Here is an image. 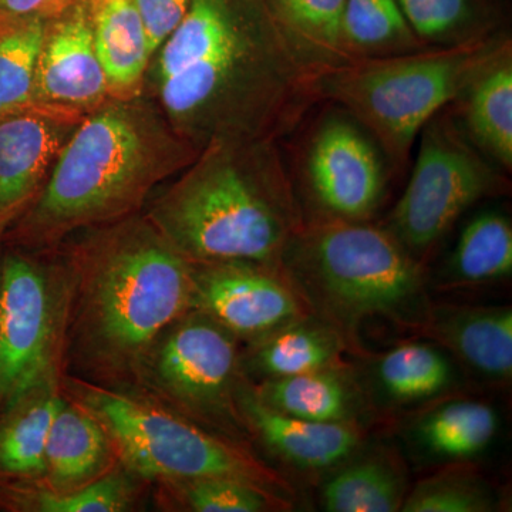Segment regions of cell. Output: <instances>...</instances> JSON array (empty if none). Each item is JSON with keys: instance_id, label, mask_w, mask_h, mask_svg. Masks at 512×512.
<instances>
[{"instance_id": "cell-1", "label": "cell", "mask_w": 512, "mask_h": 512, "mask_svg": "<svg viewBox=\"0 0 512 512\" xmlns=\"http://www.w3.org/2000/svg\"><path fill=\"white\" fill-rule=\"evenodd\" d=\"M312 76L271 0H191L151 57L144 94L200 153L278 141L315 103Z\"/></svg>"}, {"instance_id": "cell-2", "label": "cell", "mask_w": 512, "mask_h": 512, "mask_svg": "<svg viewBox=\"0 0 512 512\" xmlns=\"http://www.w3.org/2000/svg\"><path fill=\"white\" fill-rule=\"evenodd\" d=\"M197 154L146 94L109 99L74 128L9 238L47 249L76 232L134 217Z\"/></svg>"}, {"instance_id": "cell-3", "label": "cell", "mask_w": 512, "mask_h": 512, "mask_svg": "<svg viewBox=\"0 0 512 512\" xmlns=\"http://www.w3.org/2000/svg\"><path fill=\"white\" fill-rule=\"evenodd\" d=\"M144 215L190 264L281 266L303 222L274 140L205 147Z\"/></svg>"}, {"instance_id": "cell-4", "label": "cell", "mask_w": 512, "mask_h": 512, "mask_svg": "<svg viewBox=\"0 0 512 512\" xmlns=\"http://www.w3.org/2000/svg\"><path fill=\"white\" fill-rule=\"evenodd\" d=\"M89 232L72 262L80 348L104 372H138L165 329L192 311V265L146 215Z\"/></svg>"}, {"instance_id": "cell-5", "label": "cell", "mask_w": 512, "mask_h": 512, "mask_svg": "<svg viewBox=\"0 0 512 512\" xmlns=\"http://www.w3.org/2000/svg\"><path fill=\"white\" fill-rule=\"evenodd\" d=\"M281 268L309 309L345 338L372 318L420 326L429 309L416 256L389 229L366 221L302 222Z\"/></svg>"}, {"instance_id": "cell-6", "label": "cell", "mask_w": 512, "mask_h": 512, "mask_svg": "<svg viewBox=\"0 0 512 512\" xmlns=\"http://www.w3.org/2000/svg\"><path fill=\"white\" fill-rule=\"evenodd\" d=\"M498 33L453 46L366 57L313 73V100L348 111L390 160L406 163L414 140L507 42Z\"/></svg>"}, {"instance_id": "cell-7", "label": "cell", "mask_w": 512, "mask_h": 512, "mask_svg": "<svg viewBox=\"0 0 512 512\" xmlns=\"http://www.w3.org/2000/svg\"><path fill=\"white\" fill-rule=\"evenodd\" d=\"M80 402L100 421L126 466L138 476L175 481L225 477L293 505V487L239 440L136 396L80 384Z\"/></svg>"}, {"instance_id": "cell-8", "label": "cell", "mask_w": 512, "mask_h": 512, "mask_svg": "<svg viewBox=\"0 0 512 512\" xmlns=\"http://www.w3.org/2000/svg\"><path fill=\"white\" fill-rule=\"evenodd\" d=\"M239 367L237 338L190 311L165 329L137 373L178 412L235 439L248 431L239 409Z\"/></svg>"}, {"instance_id": "cell-9", "label": "cell", "mask_w": 512, "mask_h": 512, "mask_svg": "<svg viewBox=\"0 0 512 512\" xmlns=\"http://www.w3.org/2000/svg\"><path fill=\"white\" fill-rule=\"evenodd\" d=\"M504 187L460 124L437 114L421 130L419 156L389 231L410 254H424L471 205Z\"/></svg>"}, {"instance_id": "cell-10", "label": "cell", "mask_w": 512, "mask_h": 512, "mask_svg": "<svg viewBox=\"0 0 512 512\" xmlns=\"http://www.w3.org/2000/svg\"><path fill=\"white\" fill-rule=\"evenodd\" d=\"M62 288L26 256L13 252L0 262V414L55 382Z\"/></svg>"}, {"instance_id": "cell-11", "label": "cell", "mask_w": 512, "mask_h": 512, "mask_svg": "<svg viewBox=\"0 0 512 512\" xmlns=\"http://www.w3.org/2000/svg\"><path fill=\"white\" fill-rule=\"evenodd\" d=\"M303 181L319 217L367 221L382 202L386 174L373 138L357 121L326 117L309 138Z\"/></svg>"}, {"instance_id": "cell-12", "label": "cell", "mask_w": 512, "mask_h": 512, "mask_svg": "<svg viewBox=\"0 0 512 512\" xmlns=\"http://www.w3.org/2000/svg\"><path fill=\"white\" fill-rule=\"evenodd\" d=\"M192 311L215 320L235 338H264L311 315L281 266L220 262L191 264Z\"/></svg>"}, {"instance_id": "cell-13", "label": "cell", "mask_w": 512, "mask_h": 512, "mask_svg": "<svg viewBox=\"0 0 512 512\" xmlns=\"http://www.w3.org/2000/svg\"><path fill=\"white\" fill-rule=\"evenodd\" d=\"M109 99V82L94 46L89 8L86 0H79L47 20L33 106L84 119Z\"/></svg>"}, {"instance_id": "cell-14", "label": "cell", "mask_w": 512, "mask_h": 512, "mask_svg": "<svg viewBox=\"0 0 512 512\" xmlns=\"http://www.w3.org/2000/svg\"><path fill=\"white\" fill-rule=\"evenodd\" d=\"M82 120L37 106L0 114V239L39 197Z\"/></svg>"}, {"instance_id": "cell-15", "label": "cell", "mask_w": 512, "mask_h": 512, "mask_svg": "<svg viewBox=\"0 0 512 512\" xmlns=\"http://www.w3.org/2000/svg\"><path fill=\"white\" fill-rule=\"evenodd\" d=\"M239 409L248 431L276 457L299 470H329L355 456L363 443L359 423H318L276 412L244 383Z\"/></svg>"}, {"instance_id": "cell-16", "label": "cell", "mask_w": 512, "mask_h": 512, "mask_svg": "<svg viewBox=\"0 0 512 512\" xmlns=\"http://www.w3.org/2000/svg\"><path fill=\"white\" fill-rule=\"evenodd\" d=\"M420 328L476 375L493 382H510V306H429Z\"/></svg>"}, {"instance_id": "cell-17", "label": "cell", "mask_w": 512, "mask_h": 512, "mask_svg": "<svg viewBox=\"0 0 512 512\" xmlns=\"http://www.w3.org/2000/svg\"><path fill=\"white\" fill-rule=\"evenodd\" d=\"M461 128L488 158L512 168V46L507 40L454 101Z\"/></svg>"}, {"instance_id": "cell-18", "label": "cell", "mask_w": 512, "mask_h": 512, "mask_svg": "<svg viewBox=\"0 0 512 512\" xmlns=\"http://www.w3.org/2000/svg\"><path fill=\"white\" fill-rule=\"evenodd\" d=\"M111 99L143 96L151 55L134 0H86Z\"/></svg>"}, {"instance_id": "cell-19", "label": "cell", "mask_w": 512, "mask_h": 512, "mask_svg": "<svg viewBox=\"0 0 512 512\" xmlns=\"http://www.w3.org/2000/svg\"><path fill=\"white\" fill-rule=\"evenodd\" d=\"M251 389L276 412L318 423H357L365 409L348 366L261 380Z\"/></svg>"}, {"instance_id": "cell-20", "label": "cell", "mask_w": 512, "mask_h": 512, "mask_svg": "<svg viewBox=\"0 0 512 512\" xmlns=\"http://www.w3.org/2000/svg\"><path fill=\"white\" fill-rule=\"evenodd\" d=\"M251 343L248 370L261 380L346 366L342 360L345 336L326 320L312 315Z\"/></svg>"}, {"instance_id": "cell-21", "label": "cell", "mask_w": 512, "mask_h": 512, "mask_svg": "<svg viewBox=\"0 0 512 512\" xmlns=\"http://www.w3.org/2000/svg\"><path fill=\"white\" fill-rule=\"evenodd\" d=\"M111 440L100 421L83 406L63 403L46 446V473L53 491H66L99 477Z\"/></svg>"}, {"instance_id": "cell-22", "label": "cell", "mask_w": 512, "mask_h": 512, "mask_svg": "<svg viewBox=\"0 0 512 512\" xmlns=\"http://www.w3.org/2000/svg\"><path fill=\"white\" fill-rule=\"evenodd\" d=\"M62 397L47 386L26 396L0 417V476L37 477L46 473L50 427Z\"/></svg>"}, {"instance_id": "cell-23", "label": "cell", "mask_w": 512, "mask_h": 512, "mask_svg": "<svg viewBox=\"0 0 512 512\" xmlns=\"http://www.w3.org/2000/svg\"><path fill=\"white\" fill-rule=\"evenodd\" d=\"M404 498L403 473L382 454L346 464L320 493L323 510L329 512H396L402 510Z\"/></svg>"}, {"instance_id": "cell-24", "label": "cell", "mask_w": 512, "mask_h": 512, "mask_svg": "<svg viewBox=\"0 0 512 512\" xmlns=\"http://www.w3.org/2000/svg\"><path fill=\"white\" fill-rule=\"evenodd\" d=\"M511 271V222L498 212H483L468 222L461 232L444 271V284H490L507 278Z\"/></svg>"}, {"instance_id": "cell-25", "label": "cell", "mask_w": 512, "mask_h": 512, "mask_svg": "<svg viewBox=\"0 0 512 512\" xmlns=\"http://www.w3.org/2000/svg\"><path fill=\"white\" fill-rule=\"evenodd\" d=\"M342 46L348 60L402 55L429 47L410 28L397 0H346Z\"/></svg>"}, {"instance_id": "cell-26", "label": "cell", "mask_w": 512, "mask_h": 512, "mask_svg": "<svg viewBox=\"0 0 512 512\" xmlns=\"http://www.w3.org/2000/svg\"><path fill=\"white\" fill-rule=\"evenodd\" d=\"M498 430L493 407L473 400H458L431 410L414 426L423 450L439 458H470L490 446Z\"/></svg>"}, {"instance_id": "cell-27", "label": "cell", "mask_w": 512, "mask_h": 512, "mask_svg": "<svg viewBox=\"0 0 512 512\" xmlns=\"http://www.w3.org/2000/svg\"><path fill=\"white\" fill-rule=\"evenodd\" d=\"M271 3L313 73L348 62L342 46L346 0H271Z\"/></svg>"}, {"instance_id": "cell-28", "label": "cell", "mask_w": 512, "mask_h": 512, "mask_svg": "<svg viewBox=\"0 0 512 512\" xmlns=\"http://www.w3.org/2000/svg\"><path fill=\"white\" fill-rule=\"evenodd\" d=\"M377 386L393 402L429 399L453 382V369L439 350L426 343H406L377 360Z\"/></svg>"}, {"instance_id": "cell-29", "label": "cell", "mask_w": 512, "mask_h": 512, "mask_svg": "<svg viewBox=\"0 0 512 512\" xmlns=\"http://www.w3.org/2000/svg\"><path fill=\"white\" fill-rule=\"evenodd\" d=\"M46 28V19L0 16V114L33 106Z\"/></svg>"}, {"instance_id": "cell-30", "label": "cell", "mask_w": 512, "mask_h": 512, "mask_svg": "<svg viewBox=\"0 0 512 512\" xmlns=\"http://www.w3.org/2000/svg\"><path fill=\"white\" fill-rule=\"evenodd\" d=\"M404 18L429 46H453L494 33L487 0H397Z\"/></svg>"}, {"instance_id": "cell-31", "label": "cell", "mask_w": 512, "mask_h": 512, "mask_svg": "<svg viewBox=\"0 0 512 512\" xmlns=\"http://www.w3.org/2000/svg\"><path fill=\"white\" fill-rule=\"evenodd\" d=\"M178 503L195 512L289 511L291 505L261 488L225 477H200L165 481Z\"/></svg>"}, {"instance_id": "cell-32", "label": "cell", "mask_w": 512, "mask_h": 512, "mask_svg": "<svg viewBox=\"0 0 512 512\" xmlns=\"http://www.w3.org/2000/svg\"><path fill=\"white\" fill-rule=\"evenodd\" d=\"M497 497L480 477L464 471H448L420 481L406 495L404 512H490Z\"/></svg>"}, {"instance_id": "cell-33", "label": "cell", "mask_w": 512, "mask_h": 512, "mask_svg": "<svg viewBox=\"0 0 512 512\" xmlns=\"http://www.w3.org/2000/svg\"><path fill=\"white\" fill-rule=\"evenodd\" d=\"M30 510L39 512H121L130 510L133 487L126 476L111 473L66 491L29 493Z\"/></svg>"}, {"instance_id": "cell-34", "label": "cell", "mask_w": 512, "mask_h": 512, "mask_svg": "<svg viewBox=\"0 0 512 512\" xmlns=\"http://www.w3.org/2000/svg\"><path fill=\"white\" fill-rule=\"evenodd\" d=\"M134 3L146 29L151 55H154L183 22L191 0H134Z\"/></svg>"}, {"instance_id": "cell-35", "label": "cell", "mask_w": 512, "mask_h": 512, "mask_svg": "<svg viewBox=\"0 0 512 512\" xmlns=\"http://www.w3.org/2000/svg\"><path fill=\"white\" fill-rule=\"evenodd\" d=\"M79 0H0V16L50 20Z\"/></svg>"}]
</instances>
